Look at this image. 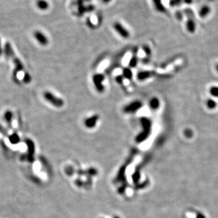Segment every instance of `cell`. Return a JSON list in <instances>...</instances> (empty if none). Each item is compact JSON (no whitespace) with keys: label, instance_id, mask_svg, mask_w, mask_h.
I'll return each mask as SVG.
<instances>
[{"label":"cell","instance_id":"11","mask_svg":"<svg viewBox=\"0 0 218 218\" xmlns=\"http://www.w3.org/2000/svg\"><path fill=\"white\" fill-rule=\"evenodd\" d=\"M149 107L153 110H156L160 107V101L156 97L151 98L149 102Z\"/></svg>","mask_w":218,"mask_h":218},{"label":"cell","instance_id":"4","mask_svg":"<svg viewBox=\"0 0 218 218\" xmlns=\"http://www.w3.org/2000/svg\"><path fill=\"white\" fill-rule=\"evenodd\" d=\"M25 143L27 145V153L26 155H23L22 156V159L24 161V160H27L29 162L32 163L34 160V154L35 151V146L34 142L29 138H27L25 140Z\"/></svg>","mask_w":218,"mask_h":218},{"label":"cell","instance_id":"2","mask_svg":"<svg viewBox=\"0 0 218 218\" xmlns=\"http://www.w3.org/2000/svg\"><path fill=\"white\" fill-rule=\"evenodd\" d=\"M43 96L45 100L50 104L56 108H61L64 106V101L61 98H59L52 93L51 92L46 91L43 93Z\"/></svg>","mask_w":218,"mask_h":218},{"label":"cell","instance_id":"1","mask_svg":"<svg viewBox=\"0 0 218 218\" xmlns=\"http://www.w3.org/2000/svg\"><path fill=\"white\" fill-rule=\"evenodd\" d=\"M140 124L142 126L143 131L137 134L136 137L137 143H142L149 137L151 128V122L148 117H141L140 120Z\"/></svg>","mask_w":218,"mask_h":218},{"label":"cell","instance_id":"23","mask_svg":"<svg viewBox=\"0 0 218 218\" xmlns=\"http://www.w3.org/2000/svg\"><path fill=\"white\" fill-rule=\"evenodd\" d=\"M124 78L123 76V75H118L115 78V80L116 81L120 84H123V83L124 81Z\"/></svg>","mask_w":218,"mask_h":218},{"label":"cell","instance_id":"8","mask_svg":"<svg viewBox=\"0 0 218 218\" xmlns=\"http://www.w3.org/2000/svg\"><path fill=\"white\" fill-rule=\"evenodd\" d=\"M99 120H100V116L98 115H93L86 119L84 123V126L87 129H93L96 126Z\"/></svg>","mask_w":218,"mask_h":218},{"label":"cell","instance_id":"18","mask_svg":"<svg viewBox=\"0 0 218 218\" xmlns=\"http://www.w3.org/2000/svg\"><path fill=\"white\" fill-rule=\"evenodd\" d=\"M205 105L207 109H208L209 110H214L217 107V103L213 99L209 98L205 102Z\"/></svg>","mask_w":218,"mask_h":218},{"label":"cell","instance_id":"6","mask_svg":"<svg viewBox=\"0 0 218 218\" xmlns=\"http://www.w3.org/2000/svg\"><path fill=\"white\" fill-rule=\"evenodd\" d=\"M113 27L115 31L123 38H128L130 36L129 31L120 23L115 22L113 24Z\"/></svg>","mask_w":218,"mask_h":218},{"label":"cell","instance_id":"28","mask_svg":"<svg viewBox=\"0 0 218 218\" xmlns=\"http://www.w3.org/2000/svg\"><path fill=\"white\" fill-rule=\"evenodd\" d=\"M215 69H216V70L217 71V73H218V63L216 65V66H215Z\"/></svg>","mask_w":218,"mask_h":218},{"label":"cell","instance_id":"12","mask_svg":"<svg viewBox=\"0 0 218 218\" xmlns=\"http://www.w3.org/2000/svg\"><path fill=\"white\" fill-rule=\"evenodd\" d=\"M4 120L9 126L10 128H12V121L13 117V114L11 110H6L3 115Z\"/></svg>","mask_w":218,"mask_h":218},{"label":"cell","instance_id":"15","mask_svg":"<svg viewBox=\"0 0 218 218\" xmlns=\"http://www.w3.org/2000/svg\"><path fill=\"white\" fill-rule=\"evenodd\" d=\"M9 141L12 144H17L21 141V139L16 133H13L9 136Z\"/></svg>","mask_w":218,"mask_h":218},{"label":"cell","instance_id":"9","mask_svg":"<svg viewBox=\"0 0 218 218\" xmlns=\"http://www.w3.org/2000/svg\"><path fill=\"white\" fill-rule=\"evenodd\" d=\"M3 51L7 58H11L12 56L15 54L12 46L9 42H6L5 43Z\"/></svg>","mask_w":218,"mask_h":218},{"label":"cell","instance_id":"14","mask_svg":"<svg viewBox=\"0 0 218 218\" xmlns=\"http://www.w3.org/2000/svg\"><path fill=\"white\" fill-rule=\"evenodd\" d=\"M186 29L190 33H193L195 32L196 29V25L195 21L193 19L191 18L188 19V20L186 23Z\"/></svg>","mask_w":218,"mask_h":218},{"label":"cell","instance_id":"17","mask_svg":"<svg viewBox=\"0 0 218 218\" xmlns=\"http://www.w3.org/2000/svg\"><path fill=\"white\" fill-rule=\"evenodd\" d=\"M123 76L124 79L132 80L133 79V72L130 67H125L123 70Z\"/></svg>","mask_w":218,"mask_h":218},{"label":"cell","instance_id":"21","mask_svg":"<svg viewBox=\"0 0 218 218\" xmlns=\"http://www.w3.org/2000/svg\"><path fill=\"white\" fill-rule=\"evenodd\" d=\"M153 1L154 3V6L156 7V8L157 10H159V11L164 10V7L161 3V0H153Z\"/></svg>","mask_w":218,"mask_h":218},{"label":"cell","instance_id":"27","mask_svg":"<svg viewBox=\"0 0 218 218\" xmlns=\"http://www.w3.org/2000/svg\"><path fill=\"white\" fill-rule=\"evenodd\" d=\"M102 1L104 3H109V2H110L112 0H102Z\"/></svg>","mask_w":218,"mask_h":218},{"label":"cell","instance_id":"16","mask_svg":"<svg viewBox=\"0 0 218 218\" xmlns=\"http://www.w3.org/2000/svg\"><path fill=\"white\" fill-rule=\"evenodd\" d=\"M36 6L41 10H46L49 8V4L46 0H37Z\"/></svg>","mask_w":218,"mask_h":218},{"label":"cell","instance_id":"22","mask_svg":"<svg viewBox=\"0 0 218 218\" xmlns=\"http://www.w3.org/2000/svg\"><path fill=\"white\" fill-rule=\"evenodd\" d=\"M23 81L24 82V83L25 84H29L31 81H32V77L30 76V75L29 74V73L26 72L24 73V77H23Z\"/></svg>","mask_w":218,"mask_h":218},{"label":"cell","instance_id":"26","mask_svg":"<svg viewBox=\"0 0 218 218\" xmlns=\"http://www.w3.org/2000/svg\"><path fill=\"white\" fill-rule=\"evenodd\" d=\"M3 46H2V43H1V38H0V56H1L3 53H4V51H3Z\"/></svg>","mask_w":218,"mask_h":218},{"label":"cell","instance_id":"19","mask_svg":"<svg viewBox=\"0 0 218 218\" xmlns=\"http://www.w3.org/2000/svg\"><path fill=\"white\" fill-rule=\"evenodd\" d=\"M137 63H138L137 57L136 55H134L132 57V58L130 59V60L129 61V67L131 69L137 66Z\"/></svg>","mask_w":218,"mask_h":218},{"label":"cell","instance_id":"24","mask_svg":"<svg viewBox=\"0 0 218 218\" xmlns=\"http://www.w3.org/2000/svg\"><path fill=\"white\" fill-rule=\"evenodd\" d=\"M143 50L144 51V52L146 53L147 55H151V50L147 46H146L144 47L143 48Z\"/></svg>","mask_w":218,"mask_h":218},{"label":"cell","instance_id":"5","mask_svg":"<svg viewBox=\"0 0 218 218\" xmlns=\"http://www.w3.org/2000/svg\"><path fill=\"white\" fill-rule=\"evenodd\" d=\"M143 107V103L140 100L133 101L123 108V112L127 114H133L136 113L139 110H140Z\"/></svg>","mask_w":218,"mask_h":218},{"label":"cell","instance_id":"7","mask_svg":"<svg viewBox=\"0 0 218 218\" xmlns=\"http://www.w3.org/2000/svg\"><path fill=\"white\" fill-rule=\"evenodd\" d=\"M33 36L37 42L41 46H46L49 43V39L42 32L39 30H36L33 33Z\"/></svg>","mask_w":218,"mask_h":218},{"label":"cell","instance_id":"25","mask_svg":"<svg viewBox=\"0 0 218 218\" xmlns=\"http://www.w3.org/2000/svg\"><path fill=\"white\" fill-rule=\"evenodd\" d=\"M184 133H185V135L188 137H190L193 134V132L190 129H186L184 132Z\"/></svg>","mask_w":218,"mask_h":218},{"label":"cell","instance_id":"10","mask_svg":"<svg viewBox=\"0 0 218 218\" xmlns=\"http://www.w3.org/2000/svg\"><path fill=\"white\" fill-rule=\"evenodd\" d=\"M211 12V8L208 5L202 6L198 12V15L202 18H205L208 16Z\"/></svg>","mask_w":218,"mask_h":218},{"label":"cell","instance_id":"13","mask_svg":"<svg viewBox=\"0 0 218 218\" xmlns=\"http://www.w3.org/2000/svg\"><path fill=\"white\" fill-rule=\"evenodd\" d=\"M153 75V73L150 71H141L137 74V78L139 81H144L150 78Z\"/></svg>","mask_w":218,"mask_h":218},{"label":"cell","instance_id":"3","mask_svg":"<svg viewBox=\"0 0 218 218\" xmlns=\"http://www.w3.org/2000/svg\"><path fill=\"white\" fill-rule=\"evenodd\" d=\"M105 76L102 73H96L93 76L92 81L95 89L99 93H103L105 90V86L103 84Z\"/></svg>","mask_w":218,"mask_h":218},{"label":"cell","instance_id":"20","mask_svg":"<svg viewBox=\"0 0 218 218\" xmlns=\"http://www.w3.org/2000/svg\"><path fill=\"white\" fill-rule=\"evenodd\" d=\"M209 92L213 97L218 98V86H211L209 89Z\"/></svg>","mask_w":218,"mask_h":218}]
</instances>
